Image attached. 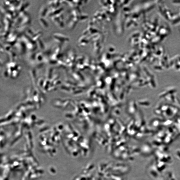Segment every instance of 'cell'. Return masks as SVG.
I'll list each match as a JSON object with an SVG mask.
<instances>
[{
  "instance_id": "6da1fadb",
  "label": "cell",
  "mask_w": 180,
  "mask_h": 180,
  "mask_svg": "<svg viewBox=\"0 0 180 180\" xmlns=\"http://www.w3.org/2000/svg\"><path fill=\"white\" fill-rule=\"evenodd\" d=\"M53 38L56 42L60 43H64L65 41H68L67 38L61 33H54Z\"/></svg>"
},
{
  "instance_id": "7a4b0ae2",
  "label": "cell",
  "mask_w": 180,
  "mask_h": 180,
  "mask_svg": "<svg viewBox=\"0 0 180 180\" xmlns=\"http://www.w3.org/2000/svg\"><path fill=\"white\" fill-rule=\"evenodd\" d=\"M48 8L47 6H42L39 12L40 17L44 18L48 13Z\"/></svg>"
},
{
  "instance_id": "3957f363",
  "label": "cell",
  "mask_w": 180,
  "mask_h": 180,
  "mask_svg": "<svg viewBox=\"0 0 180 180\" xmlns=\"http://www.w3.org/2000/svg\"><path fill=\"white\" fill-rule=\"evenodd\" d=\"M42 34V32L41 30H38L34 32L33 35L32 36L31 39L33 41L37 42L40 39Z\"/></svg>"
},
{
  "instance_id": "277c9868",
  "label": "cell",
  "mask_w": 180,
  "mask_h": 180,
  "mask_svg": "<svg viewBox=\"0 0 180 180\" xmlns=\"http://www.w3.org/2000/svg\"><path fill=\"white\" fill-rule=\"evenodd\" d=\"M31 19L28 15H25L23 18L21 24L22 26H26L30 24Z\"/></svg>"
},
{
  "instance_id": "5b68a950",
  "label": "cell",
  "mask_w": 180,
  "mask_h": 180,
  "mask_svg": "<svg viewBox=\"0 0 180 180\" xmlns=\"http://www.w3.org/2000/svg\"><path fill=\"white\" fill-rule=\"evenodd\" d=\"M36 61L40 63L44 62V56L43 54L40 52H37L36 56Z\"/></svg>"
},
{
  "instance_id": "8992f818",
  "label": "cell",
  "mask_w": 180,
  "mask_h": 180,
  "mask_svg": "<svg viewBox=\"0 0 180 180\" xmlns=\"http://www.w3.org/2000/svg\"><path fill=\"white\" fill-rule=\"evenodd\" d=\"M39 21L41 25L44 28H48L49 26L48 23L46 20L44 19V18L40 17L39 19Z\"/></svg>"
},
{
  "instance_id": "52a82bcc",
  "label": "cell",
  "mask_w": 180,
  "mask_h": 180,
  "mask_svg": "<svg viewBox=\"0 0 180 180\" xmlns=\"http://www.w3.org/2000/svg\"><path fill=\"white\" fill-rule=\"evenodd\" d=\"M37 42L38 47H39L40 49L42 50L45 49V46L41 39L38 40Z\"/></svg>"
}]
</instances>
